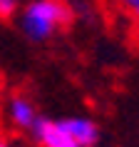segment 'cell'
Wrapping results in <instances>:
<instances>
[{
  "label": "cell",
  "instance_id": "obj_1",
  "mask_svg": "<svg viewBox=\"0 0 139 147\" xmlns=\"http://www.w3.org/2000/svg\"><path fill=\"white\" fill-rule=\"evenodd\" d=\"M75 18V10L65 0H32L20 13V30L32 42H45Z\"/></svg>",
  "mask_w": 139,
  "mask_h": 147
},
{
  "label": "cell",
  "instance_id": "obj_2",
  "mask_svg": "<svg viewBox=\"0 0 139 147\" xmlns=\"http://www.w3.org/2000/svg\"><path fill=\"white\" fill-rule=\"evenodd\" d=\"M35 142L42 147H80L75 140L70 137V132L62 127V120H47L40 117V122L35 125V130L30 132Z\"/></svg>",
  "mask_w": 139,
  "mask_h": 147
},
{
  "label": "cell",
  "instance_id": "obj_3",
  "mask_svg": "<svg viewBox=\"0 0 139 147\" xmlns=\"http://www.w3.org/2000/svg\"><path fill=\"white\" fill-rule=\"evenodd\" d=\"M5 112H8L10 122H13V127H17V130H25V132H32L35 130V125L40 122V112L37 107L32 105L25 95H13L8 100V107H5Z\"/></svg>",
  "mask_w": 139,
  "mask_h": 147
},
{
  "label": "cell",
  "instance_id": "obj_4",
  "mask_svg": "<svg viewBox=\"0 0 139 147\" xmlns=\"http://www.w3.org/2000/svg\"><path fill=\"white\" fill-rule=\"evenodd\" d=\"M62 127L70 132V137L75 140L80 147H94L100 140V127L90 117H65Z\"/></svg>",
  "mask_w": 139,
  "mask_h": 147
},
{
  "label": "cell",
  "instance_id": "obj_5",
  "mask_svg": "<svg viewBox=\"0 0 139 147\" xmlns=\"http://www.w3.org/2000/svg\"><path fill=\"white\" fill-rule=\"evenodd\" d=\"M17 3L20 0H0V18H10L17 10Z\"/></svg>",
  "mask_w": 139,
  "mask_h": 147
},
{
  "label": "cell",
  "instance_id": "obj_6",
  "mask_svg": "<svg viewBox=\"0 0 139 147\" xmlns=\"http://www.w3.org/2000/svg\"><path fill=\"white\" fill-rule=\"evenodd\" d=\"M122 5H124V10L139 23V0H122Z\"/></svg>",
  "mask_w": 139,
  "mask_h": 147
},
{
  "label": "cell",
  "instance_id": "obj_7",
  "mask_svg": "<svg viewBox=\"0 0 139 147\" xmlns=\"http://www.w3.org/2000/svg\"><path fill=\"white\" fill-rule=\"evenodd\" d=\"M0 147H13V145H10V140L5 137V135H0Z\"/></svg>",
  "mask_w": 139,
  "mask_h": 147
}]
</instances>
